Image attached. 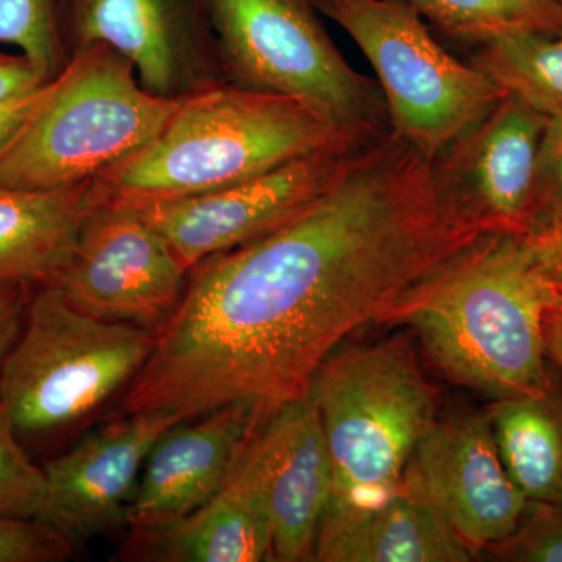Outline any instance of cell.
I'll return each instance as SVG.
<instances>
[{
    "instance_id": "6da1fadb",
    "label": "cell",
    "mask_w": 562,
    "mask_h": 562,
    "mask_svg": "<svg viewBox=\"0 0 562 562\" xmlns=\"http://www.w3.org/2000/svg\"><path fill=\"white\" fill-rule=\"evenodd\" d=\"M441 157L390 132L280 228L190 269L120 414L198 419L249 403L262 419L308 394L339 344L395 314L483 236Z\"/></svg>"
},
{
    "instance_id": "7a4b0ae2",
    "label": "cell",
    "mask_w": 562,
    "mask_h": 562,
    "mask_svg": "<svg viewBox=\"0 0 562 562\" xmlns=\"http://www.w3.org/2000/svg\"><path fill=\"white\" fill-rule=\"evenodd\" d=\"M554 292L524 235L490 233L395 314L413 328L432 364L492 402L547 390L553 366L542 313Z\"/></svg>"
},
{
    "instance_id": "3957f363",
    "label": "cell",
    "mask_w": 562,
    "mask_h": 562,
    "mask_svg": "<svg viewBox=\"0 0 562 562\" xmlns=\"http://www.w3.org/2000/svg\"><path fill=\"white\" fill-rule=\"evenodd\" d=\"M371 138L380 136L339 127L297 99L222 81L180 101L149 144L92 180V199L128 209L177 201Z\"/></svg>"
},
{
    "instance_id": "277c9868",
    "label": "cell",
    "mask_w": 562,
    "mask_h": 562,
    "mask_svg": "<svg viewBox=\"0 0 562 562\" xmlns=\"http://www.w3.org/2000/svg\"><path fill=\"white\" fill-rule=\"evenodd\" d=\"M330 454L325 519L366 512L405 483L436 420V392L403 339L335 351L310 384ZM322 520V522H324Z\"/></svg>"
},
{
    "instance_id": "5b68a950",
    "label": "cell",
    "mask_w": 562,
    "mask_h": 562,
    "mask_svg": "<svg viewBox=\"0 0 562 562\" xmlns=\"http://www.w3.org/2000/svg\"><path fill=\"white\" fill-rule=\"evenodd\" d=\"M157 333L95 319L57 288L40 286L0 369V403L24 447H46L88 427L149 360Z\"/></svg>"
},
{
    "instance_id": "8992f818",
    "label": "cell",
    "mask_w": 562,
    "mask_h": 562,
    "mask_svg": "<svg viewBox=\"0 0 562 562\" xmlns=\"http://www.w3.org/2000/svg\"><path fill=\"white\" fill-rule=\"evenodd\" d=\"M179 102L144 90L131 63L105 44L77 47L0 155V187L50 191L95 180L149 144Z\"/></svg>"
},
{
    "instance_id": "52a82bcc",
    "label": "cell",
    "mask_w": 562,
    "mask_h": 562,
    "mask_svg": "<svg viewBox=\"0 0 562 562\" xmlns=\"http://www.w3.org/2000/svg\"><path fill=\"white\" fill-rule=\"evenodd\" d=\"M205 7L225 81L297 99L347 131L391 132L379 81L351 68L312 0H205Z\"/></svg>"
},
{
    "instance_id": "ba28073f",
    "label": "cell",
    "mask_w": 562,
    "mask_h": 562,
    "mask_svg": "<svg viewBox=\"0 0 562 562\" xmlns=\"http://www.w3.org/2000/svg\"><path fill=\"white\" fill-rule=\"evenodd\" d=\"M360 47L379 77L391 132L439 157L471 131L505 92L438 43L403 0H312Z\"/></svg>"
},
{
    "instance_id": "9c48e42d",
    "label": "cell",
    "mask_w": 562,
    "mask_h": 562,
    "mask_svg": "<svg viewBox=\"0 0 562 562\" xmlns=\"http://www.w3.org/2000/svg\"><path fill=\"white\" fill-rule=\"evenodd\" d=\"M375 139L339 144L220 190L132 210L160 233L190 271L211 255L255 241L294 220Z\"/></svg>"
},
{
    "instance_id": "30bf717a",
    "label": "cell",
    "mask_w": 562,
    "mask_h": 562,
    "mask_svg": "<svg viewBox=\"0 0 562 562\" xmlns=\"http://www.w3.org/2000/svg\"><path fill=\"white\" fill-rule=\"evenodd\" d=\"M188 272L135 210L94 205L68 262L47 286L95 319L158 333L183 297Z\"/></svg>"
},
{
    "instance_id": "8fae6325",
    "label": "cell",
    "mask_w": 562,
    "mask_h": 562,
    "mask_svg": "<svg viewBox=\"0 0 562 562\" xmlns=\"http://www.w3.org/2000/svg\"><path fill=\"white\" fill-rule=\"evenodd\" d=\"M405 480L473 553L509 538L531 505L503 464L487 414L436 420Z\"/></svg>"
},
{
    "instance_id": "7c38bea8",
    "label": "cell",
    "mask_w": 562,
    "mask_h": 562,
    "mask_svg": "<svg viewBox=\"0 0 562 562\" xmlns=\"http://www.w3.org/2000/svg\"><path fill=\"white\" fill-rule=\"evenodd\" d=\"M72 31L76 49L105 44L157 98L183 101L225 81L192 0H76Z\"/></svg>"
},
{
    "instance_id": "4fadbf2b",
    "label": "cell",
    "mask_w": 562,
    "mask_h": 562,
    "mask_svg": "<svg viewBox=\"0 0 562 562\" xmlns=\"http://www.w3.org/2000/svg\"><path fill=\"white\" fill-rule=\"evenodd\" d=\"M180 422L183 416L169 412L120 414L69 452L44 462L49 524L74 543L125 525L151 447Z\"/></svg>"
},
{
    "instance_id": "5bb4252c",
    "label": "cell",
    "mask_w": 562,
    "mask_h": 562,
    "mask_svg": "<svg viewBox=\"0 0 562 562\" xmlns=\"http://www.w3.org/2000/svg\"><path fill=\"white\" fill-rule=\"evenodd\" d=\"M547 114L506 95L442 155L471 209L501 233L535 224L536 171Z\"/></svg>"
},
{
    "instance_id": "9a60e30c",
    "label": "cell",
    "mask_w": 562,
    "mask_h": 562,
    "mask_svg": "<svg viewBox=\"0 0 562 562\" xmlns=\"http://www.w3.org/2000/svg\"><path fill=\"white\" fill-rule=\"evenodd\" d=\"M262 420L249 403H232L169 428L144 462L127 509L128 530H154L205 505Z\"/></svg>"
},
{
    "instance_id": "2e32d148",
    "label": "cell",
    "mask_w": 562,
    "mask_h": 562,
    "mask_svg": "<svg viewBox=\"0 0 562 562\" xmlns=\"http://www.w3.org/2000/svg\"><path fill=\"white\" fill-rule=\"evenodd\" d=\"M258 428L205 505L154 530L128 531L121 557L150 562L271 561V512Z\"/></svg>"
},
{
    "instance_id": "e0dca14e",
    "label": "cell",
    "mask_w": 562,
    "mask_h": 562,
    "mask_svg": "<svg viewBox=\"0 0 562 562\" xmlns=\"http://www.w3.org/2000/svg\"><path fill=\"white\" fill-rule=\"evenodd\" d=\"M258 435L271 512V561H313L333 472L312 395L281 405L261 422Z\"/></svg>"
},
{
    "instance_id": "ac0fdd59",
    "label": "cell",
    "mask_w": 562,
    "mask_h": 562,
    "mask_svg": "<svg viewBox=\"0 0 562 562\" xmlns=\"http://www.w3.org/2000/svg\"><path fill=\"white\" fill-rule=\"evenodd\" d=\"M473 552L408 482L366 512L325 519L314 560L322 562H468Z\"/></svg>"
},
{
    "instance_id": "d6986e66",
    "label": "cell",
    "mask_w": 562,
    "mask_h": 562,
    "mask_svg": "<svg viewBox=\"0 0 562 562\" xmlns=\"http://www.w3.org/2000/svg\"><path fill=\"white\" fill-rule=\"evenodd\" d=\"M94 205L92 181L50 191L0 187V286L49 284Z\"/></svg>"
},
{
    "instance_id": "ffe728a7",
    "label": "cell",
    "mask_w": 562,
    "mask_h": 562,
    "mask_svg": "<svg viewBox=\"0 0 562 562\" xmlns=\"http://www.w3.org/2000/svg\"><path fill=\"white\" fill-rule=\"evenodd\" d=\"M553 366V364H552ZM495 443L506 471L531 505L562 512V372L541 394L491 403Z\"/></svg>"
},
{
    "instance_id": "44dd1931",
    "label": "cell",
    "mask_w": 562,
    "mask_h": 562,
    "mask_svg": "<svg viewBox=\"0 0 562 562\" xmlns=\"http://www.w3.org/2000/svg\"><path fill=\"white\" fill-rule=\"evenodd\" d=\"M472 65L506 95L541 113L562 111V32L516 33L479 44Z\"/></svg>"
},
{
    "instance_id": "7402d4cb",
    "label": "cell",
    "mask_w": 562,
    "mask_h": 562,
    "mask_svg": "<svg viewBox=\"0 0 562 562\" xmlns=\"http://www.w3.org/2000/svg\"><path fill=\"white\" fill-rule=\"evenodd\" d=\"M453 38L483 44L516 33L562 32V0H406Z\"/></svg>"
},
{
    "instance_id": "603a6c76",
    "label": "cell",
    "mask_w": 562,
    "mask_h": 562,
    "mask_svg": "<svg viewBox=\"0 0 562 562\" xmlns=\"http://www.w3.org/2000/svg\"><path fill=\"white\" fill-rule=\"evenodd\" d=\"M49 484L0 403V516L49 522Z\"/></svg>"
},
{
    "instance_id": "cb8c5ba5",
    "label": "cell",
    "mask_w": 562,
    "mask_h": 562,
    "mask_svg": "<svg viewBox=\"0 0 562 562\" xmlns=\"http://www.w3.org/2000/svg\"><path fill=\"white\" fill-rule=\"evenodd\" d=\"M0 44L14 47L47 80L55 79L68 63L54 0H0Z\"/></svg>"
},
{
    "instance_id": "d4e9b609",
    "label": "cell",
    "mask_w": 562,
    "mask_h": 562,
    "mask_svg": "<svg viewBox=\"0 0 562 562\" xmlns=\"http://www.w3.org/2000/svg\"><path fill=\"white\" fill-rule=\"evenodd\" d=\"M490 550L502 561L562 562L561 509L530 505L520 527Z\"/></svg>"
},
{
    "instance_id": "484cf974",
    "label": "cell",
    "mask_w": 562,
    "mask_h": 562,
    "mask_svg": "<svg viewBox=\"0 0 562 562\" xmlns=\"http://www.w3.org/2000/svg\"><path fill=\"white\" fill-rule=\"evenodd\" d=\"M65 532L38 519L0 516V562H58L74 554Z\"/></svg>"
},
{
    "instance_id": "4316f807",
    "label": "cell",
    "mask_w": 562,
    "mask_h": 562,
    "mask_svg": "<svg viewBox=\"0 0 562 562\" xmlns=\"http://www.w3.org/2000/svg\"><path fill=\"white\" fill-rule=\"evenodd\" d=\"M562 214V111L547 117L536 171L535 224ZM531 228V231H532ZM530 231V232H531ZM528 232V233H530Z\"/></svg>"
},
{
    "instance_id": "83f0119b",
    "label": "cell",
    "mask_w": 562,
    "mask_h": 562,
    "mask_svg": "<svg viewBox=\"0 0 562 562\" xmlns=\"http://www.w3.org/2000/svg\"><path fill=\"white\" fill-rule=\"evenodd\" d=\"M524 241L550 290L562 295V214L532 228Z\"/></svg>"
},
{
    "instance_id": "f1b7e54d",
    "label": "cell",
    "mask_w": 562,
    "mask_h": 562,
    "mask_svg": "<svg viewBox=\"0 0 562 562\" xmlns=\"http://www.w3.org/2000/svg\"><path fill=\"white\" fill-rule=\"evenodd\" d=\"M52 80L35 90L0 101V155L9 149L22 128L32 120L33 114L46 101L52 90Z\"/></svg>"
},
{
    "instance_id": "f546056e",
    "label": "cell",
    "mask_w": 562,
    "mask_h": 562,
    "mask_svg": "<svg viewBox=\"0 0 562 562\" xmlns=\"http://www.w3.org/2000/svg\"><path fill=\"white\" fill-rule=\"evenodd\" d=\"M31 284L0 286V369L11 346L20 335L25 308L31 301Z\"/></svg>"
},
{
    "instance_id": "4dcf8cb0",
    "label": "cell",
    "mask_w": 562,
    "mask_h": 562,
    "mask_svg": "<svg viewBox=\"0 0 562 562\" xmlns=\"http://www.w3.org/2000/svg\"><path fill=\"white\" fill-rule=\"evenodd\" d=\"M49 81L24 55L0 52V101L35 90Z\"/></svg>"
},
{
    "instance_id": "1f68e13d",
    "label": "cell",
    "mask_w": 562,
    "mask_h": 562,
    "mask_svg": "<svg viewBox=\"0 0 562 562\" xmlns=\"http://www.w3.org/2000/svg\"><path fill=\"white\" fill-rule=\"evenodd\" d=\"M542 338L547 358L562 372V295L553 294L542 313Z\"/></svg>"
}]
</instances>
